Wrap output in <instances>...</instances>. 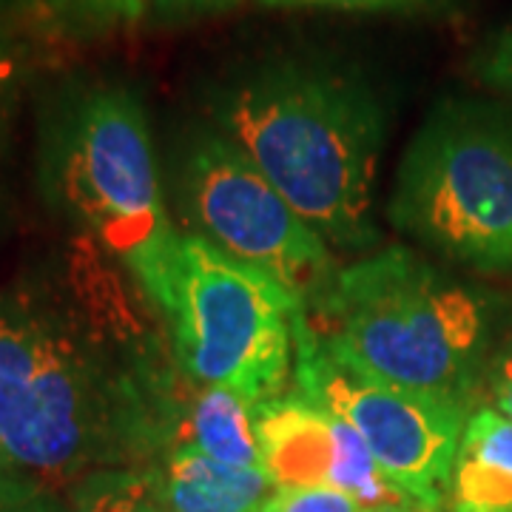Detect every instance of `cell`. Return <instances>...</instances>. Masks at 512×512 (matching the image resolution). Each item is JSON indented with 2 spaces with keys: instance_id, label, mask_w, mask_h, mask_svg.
I'll use <instances>...</instances> for the list:
<instances>
[{
  "instance_id": "cell-3",
  "label": "cell",
  "mask_w": 512,
  "mask_h": 512,
  "mask_svg": "<svg viewBox=\"0 0 512 512\" xmlns=\"http://www.w3.org/2000/svg\"><path fill=\"white\" fill-rule=\"evenodd\" d=\"M305 316L325 350L350 365L473 402L490 339V302L410 248H384L339 268Z\"/></svg>"
},
{
  "instance_id": "cell-4",
  "label": "cell",
  "mask_w": 512,
  "mask_h": 512,
  "mask_svg": "<svg viewBox=\"0 0 512 512\" xmlns=\"http://www.w3.org/2000/svg\"><path fill=\"white\" fill-rule=\"evenodd\" d=\"M46 185L100 254L163 308L183 237L168 217L140 97L117 83L77 92L49 128Z\"/></svg>"
},
{
  "instance_id": "cell-22",
  "label": "cell",
  "mask_w": 512,
  "mask_h": 512,
  "mask_svg": "<svg viewBox=\"0 0 512 512\" xmlns=\"http://www.w3.org/2000/svg\"><path fill=\"white\" fill-rule=\"evenodd\" d=\"M407 512H419V510H407Z\"/></svg>"
},
{
  "instance_id": "cell-17",
  "label": "cell",
  "mask_w": 512,
  "mask_h": 512,
  "mask_svg": "<svg viewBox=\"0 0 512 512\" xmlns=\"http://www.w3.org/2000/svg\"><path fill=\"white\" fill-rule=\"evenodd\" d=\"M0 512H63L55 493L0 467Z\"/></svg>"
},
{
  "instance_id": "cell-18",
  "label": "cell",
  "mask_w": 512,
  "mask_h": 512,
  "mask_svg": "<svg viewBox=\"0 0 512 512\" xmlns=\"http://www.w3.org/2000/svg\"><path fill=\"white\" fill-rule=\"evenodd\" d=\"M473 72L481 83L512 94V29L498 32L478 49Z\"/></svg>"
},
{
  "instance_id": "cell-20",
  "label": "cell",
  "mask_w": 512,
  "mask_h": 512,
  "mask_svg": "<svg viewBox=\"0 0 512 512\" xmlns=\"http://www.w3.org/2000/svg\"><path fill=\"white\" fill-rule=\"evenodd\" d=\"M237 3L239 0H151V9L160 20H188L231 9Z\"/></svg>"
},
{
  "instance_id": "cell-5",
  "label": "cell",
  "mask_w": 512,
  "mask_h": 512,
  "mask_svg": "<svg viewBox=\"0 0 512 512\" xmlns=\"http://www.w3.org/2000/svg\"><path fill=\"white\" fill-rule=\"evenodd\" d=\"M160 311L191 382L231 390L251 407L288 396L305 305L276 279L188 234Z\"/></svg>"
},
{
  "instance_id": "cell-21",
  "label": "cell",
  "mask_w": 512,
  "mask_h": 512,
  "mask_svg": "<svg viewBox=\"0 0 512 512\" xmlns=\"http://www.w3.org/2000/svg\"><path fill=\"white\" fill-rule=\"evenodd\" d=\"M6 77H9V60H6V55L0 52V86L6 83Z\"/></svg>"
},
{
  "instance_id": "cell-13",
  "label": "cell",
  "mask_w": 512,
  "mask_h": 512,
  "mask_svg": "<svg viewBox=\"0 0 512 512\" xmlns=\"http://www.w3.org/2000/svg\"><path fill=\"white\" fill-rule=\"evenodd\" d=\"M66 512H160L148 470H100L72 487Z\"/></svg>"
},
{
  "instance_id": "cell-6",
  "label": "cell",
  "mask_w": 512,
  "mask_h": 512,
  "mask_svg": "<svg viewBox=\"0 0 512 512\" xmlns=\"http://www.w3.org/2000/svg\"><path fill=\"white\" fill-rule=\"evenodd\" d=\"M390 222L484 274H512V123L444 103L404 151Z\"/></svg>"
},
{
  "instance_id": "cell-1",
  "label": "cell",
  "mask_w": 512,
  "mask_h": 512,
  "mask_svg": "<svg viewBox=\"0 0 512 512\" xmlns=\"http://www.w3.org/2000/svg\"><path fill=\"white\" fill-rule=\"evenodd\" d=\"M92 251L0 288V467L77 487L168 450L180 407Z\"/></svg>"
},
{
  "instance_id": "cell-12",
  "label": "cell",
  "mask_w": 512,
  "mask_h": 512,
  "mask_svg": "<svg viewBox=\"0 0 512 512\" xmlns=\"http://www.w3.org/2000/svg\"><path fill=\"white\" fill-rule=\"evenodd\" d=\"M251 404L222 387H202L180 407L171 447H191L228 467L262 470Z\"/></svg>"
},
{
  "instance_id": "cell-2",
  "label": "cell",
  "mask_w": 512,
  "mask_h": 512,
  "mask_svg": "<svg viewBox=\"0 0 512 512\" xmlns=\"http://www.w3.org/2000/svg\"><path fill=\"white\" fill-rule=\"evenodd\" d=\"M208 111L328 245L365 251L379 239L376 177L387 117L362 77L279 57L225 80Z\"/></svg>"
},
{
  "instance_id": "cell-11",
  "label": "cell",
  "mask_w": 512,
  "mask_h": 512,
  "mask_svg": "<svg viewBox=\"0 0 512 512\" xmlns=\"http://www.w3.org/2000/svg\"><path fill=\"white\" fill-rule=\"evenodd\" d=\"M447 512H512V421L495 407L467 419L444 490Z\"/></svg>"
},
{
  "instance_id": "cell-8",
  "label": "cell",
  "mask_w": 512,
  "mask_h": 512,
  "mask_svg": "<svg viewBox=\"0 0 512 512\" xmlns=\"http://www.w3.org/2000/svg\"><path fill=\"white\" fill-rule=\"evenodd\" d=\"M180 185L202 239L276 279L305 308L333 285L339 268L328 242L217 128L188 140Z\"/></svg>"
},
{
  "instance_id": "cell-9",
  "label": "cell",
  "mask_w": 512,
  "mask_h": 512,
  "mask_svg": "<svg viewBox=\"0 0 512 512\" xmlns=\"http://www.w3.org/2000/svg\"><path fill=\"white\" fill-rule=\"evenodd\" d=\"M259 467L274 487H330L336 467V419L302 396L254 410Z\"/></svg>"
},
{
  "instance_id": "cell-14",
  "label": "cell",
  "mask_w": 512,
  "mask_h": 512,
  "mask_svg": "<svg viewBox=\"0 0 512 512\" xmlns=\"http://www.w3.org/2000/svg\"><path fill=\"white\" fill-rule=\"evenodd\" d=\"M49 6L69 23L89 29H117L146 18L151 0H49Z\"/></svg>"
},
{
  "instance_id": "cell-19",
  "label": "cell",
  "mask_w": 512,
  "mask_h": 512,
  "mask_svg": "<svg viewBox=\"0 0 512 512\" xmlns=\"http://www.w3.org/2000/svg\"><path fill=\"white\" fill-rule=\"evenodd\" d=\"M487 384H490V396H493V407L512 421V345L495 353L487 370Z\"/></svg>"
},
{
  "instance_id": "cell-16",
  "label": "cell",
  "mask_w": 512,
  "mask_h": 512,
  "mask_svg": "<svg viewBox=\"0 0 512 512\" xmlns=\"http://www.w3.org/2000/svg\"><path fill=\"white\" fill-rule=\"evenodd\" d=\"M274 9H336V12H441L456 0H256Z\"/></svg>"
},
{
  "instance_id": "cell-10",
  "label": "cell",
  "mask_w": 512,
  "mask_h": 512,
  "mask_svg": "<svg viewBox=\"0 0 512 512\" xmlns=\"http://www.w3.org/2000/svg\"><path fill=\"white\" fill-rule=\"evenodd\" d=\"M160 512H262L276 487L262 470L228 467L191 447L165 450L160 470H148Z\"/></svg>"
},
{
  "instance_id": "cell-7",
  "label": "cell",
  "mask_w": 512,
  "mask_h": 512,
  "mask_svg": "<svg viewBox=\"0 0 512 512\" xmlns=\"http://www.w3.org/2000/svg\"><path fill=\"white\" fill-rule=\"evenodd\" d=\"M296 396L350 424L387 481L421 512L444 507L447 478L473 402L387 382L333 356L302 313L296 322Z\"/></svg>"
},
{
  "instance_id": "cell-15",
  "label": "cell",
  "mask_w": 512,
  "mask_h": 512,
  "mask_svg": "<svg viewBox=\"0 0 512 512\" xmlns=\"http://www.w3.org/2000/svg\"><path fill=\"white\" fill-rule=\"evenodd\" d=\"M262 512H407L367 507L359 498L333 487H276Z\"/></svg>"
}]
</instances>
